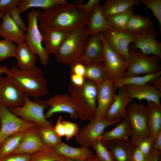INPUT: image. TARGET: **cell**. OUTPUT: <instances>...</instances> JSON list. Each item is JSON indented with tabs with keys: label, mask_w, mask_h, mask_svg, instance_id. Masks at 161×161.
I'll return each mask as SVG.
<instances>
[{
	"label": "cell",
	"mask_w": 161,
	"mask_h": 161,
	"mask_svg": "<svg viewBox=\"0 0 161 161\" xmlns=\"http://www.w3.org/2000/svg\"><path fill=\"white\" fill-rule=\"evenodd\" d=\"M45 50L49 55L56 54L69 32L47 28L41 31Z\"/></svg>",
	"instance_id": "25"
},
{
	"label": "cell",
	"mask_w": 161,
	"mask_h": 161,
	"mask_svg": "<svg viewBox=\"0 0 161 161\" xmlns=\"http://www.w3.org/2000/svg\"><path fill=\"white\" fill-rule=\"evenodd\" d=\"M126 116L131 130V140L135 146L139 141L151 134L146 106L135 102L132 103L127 107Z\"/></svg>",
	"instance_id": "6"
},
{
	"label": "cell",
	"mask_w": 161,
	"mask_h": 161,
	"mask_svg": "<svg viewBox=\"0 0 161 161\" xmlns=\"http://www.w3.org/2000/svg\"><path fill=\"white\" fill-rule=\"evenodd\" d=\"M25 95L7 77L0 79V105L19 107L24 103Z\"/></svg>",
	"instance_id": "12"
},
{
	"label": "cell",
	"mask_w": 161,
	"mask_h": 161,
	"mask_svg": "<svg viewBox=\"0 0 161 161\" xmlns=\"http://www.w3.org/2000/svg\"><path fill=\"white\" fill-rule=\"evenodd\" d=\"M146 8L152 11L153 16L158 20L160 30H161V0H140Z\"/></svg>",
	"instance_id": "41"
},
{
	"label": "cell",
	"mask_w": 161,
	"mask_h": 161,
	"mask_svg": "<svg viewBox=\"0 0 161 161\" xmlns=\"http://www.w3.org/2000/svg\"><path fill=\"white\" fill-rule=\"evenodd\" d=\"M15 58L17 61V66L20 69L29 70L36 66L37 55L31 50L25 41L16 44Z\"/></svg>",
	"instance_id": "24"
},
{
	"label": "cell",
	"mask_w": 161,
	"mask_h": 161,
	"mask_svg": "<svg viewBox=\"0 0 161 161\" xmlns=\"http://www.w3.org/2000/svg\"><path fill=\"white\" fill-rule=\"evenodd\" d=\"M70 79L72 84L78 87H81L86 81L85 77L80 75L72 74Z\"/></svg>",
	"instance_id": "50"
},
{
	"label": "cell",
	"mask_w": 161,
	"mask_h": 161,
	"mask_svg": "<svg viewBox=\"0 0 161 161\" xmlns=\"http://www.w3.org/2000/svg\"><path fill=\"white\" fill-rule=\"evenodd\" d=\"M134 34L136 38L131 44L132 49H140L146 56L151 55L161 58V43L156 39L158 35L154 30L142 34Z\"/></svg>",
	"instance_id": "15"
},
{
	"label": "cell",
	"mask_w": 161,
	"mask_h": 161,
	"mask_svg": "<svg viewBox=\"0 0 161 161\" xmlns=\"http://www.w3.org/2000/svg\"><path fill=\"white\" fill-rule=\"evenodd\" d=\"M129 53L128 66L123 77L152 74L161 71V58L159 57L152 55L146 56L130 48Z\"/></svg>",
	"instance_id": "7"
},
{
	"label": "cell",
	"mask_w": 161,
	"mask_h": 161,
	"mask_svg": "<svg viewBox=\"0 0 161 161\" xmlns=\"http://www.w3.org/2000/svg\"><path fill=\"white\" fill-rule=\"evenodd\" d=\"M102 34L112 49L128 62L129 59V46L135 39V34L113 29L106 30Z\"/></svg>",
	"instance_id": "11"
},
{
	"label": "cell",
	"mask_w": 161,
	"mask_h": 161,
	"mask_svg": "<svg viewBox=\"0 0 161 161\" xmlns=\"http://www.w3.org/2000/svg\"><path fill=\"white\" fill-rule=\"evenodd\" d=\"M88 161H100L97 157L95 155H94L90 157L88 160Z\"/></svg>",
	"instance_id": "56"
},
{
	"label": "cell",
	"mask_w": 161,
	"mask_h": 161,
	"mask_svg": "<svg viewBox=\"0 0 161 161\" xmlns=\"http://www.w3.org/2000/svg\"><path fill=\"white\" fill-rule=\"evenodd\" d=\"M131 133L130 124L126 116L116 127L104 131L97 139L103 142L126 140L131 137Z\"/></svg>",
	"instance_id": "28"
},
{
	"label": "cell",
	"mask_w": 161,
	"mask_h": 161,
	"mask_svg": "<svg viewBox=\"0 0 161 161\" xmlns=\"http://www.w3.org/2000/svg\"><path fill=\"white\" fill-rule=\"evenodd\" d=\"M8 69H9L7 68V66L6 65L4 66H0V79L1 77L0 76L1 75L2 73H5L6 74L7 72Z\"/></svg>",
	"instance_id": "55"
},
{
	"label": "cell",
	"mask_w": 161,
	"mask_h": 161,
	"mask_svg": "<svg viewBox=\"0 0 161 161\" xmlns=\"http://www.w3.org/2000/svg\"><path fill=\"white\" fill-rule=\"evenodd\" d=\"M115 124L116 123L114 122L105 118H94L79 129L75 137V141L81 146L89 148L92 146L95 140L103 134L107 127Z\"/></svg>",
	"instance_id": "10"
},
{
	"label": "cell",
	"mask_w": 161,
	"mask_h": 161,
	"mask_svg": "<svg viewBox=\"0 0 161 161\" xmlns=\"http://www.w3.org/2000/svg\"><path fill=\"white\" fill-rule=\"evenodd\" d=\"M89 16L76 2H67L41 12L38 20L41 31L50 28L69 32L85 27Z\"/></svg>",
	"instance_id": "1"
},
{
	"label": "cell",
	"mask_w": 161,
	"mask_h": 161,
	"mask_svg": "<svg viewBox=\"0 0 161 161\" xmlns=\"http://www.w3.org/2000/svg\"><path fill=\"white\" fill-rule=\"evenodd\" d=\"M153 147L156 150L161 151V131H160L154 138Z\"/></svg>",
	"instance_id": "53"
},
{
	"label": "cell",
	"mask_w": 161,
	"mask_h": 161,
	"mask_svg": "<svg viewBox=\"0 0 161 161\" xmlns=\"http://www.w3.org/2000/svg\"><path fill=\"white\" fill-rule=\"evenodd\" d=\"M64 126L65 135L66 140L69 141L72 137L77 135L79 128L78 125L76 123L67 120H62Z\"/></svg>",
	"instance_id": "43"
},
{
	"label": "cell",
	"mask_w": 161,
	"mask_h": 161,
	"mask_svg": "<svg viewBox=\"0 0 161 161\" xmlns=\"http://www.w3.org/2000/svg\"><path fill=\"white\" fill-rule=\"evenodd\" d=\"M0 127H1V122H0Z\"/></svg>",
	"instance_id": "59"
},
{
	"label": "cell",
	"mask_w": 161,
	"mask_h": 161,
	"mask_svg": "<svg viewBox=\"0 0 161 161\" xmlns=\"http://www.w3.org/2000/svg\"><path fill=\"white\" fill-rule=\"evenodd\" d=\"M113 103L105 117L106 119L118 124L126 116L127 109L131 99L128 95L124 87L118 88Z\"/></svg>",
	"instance_id": "16"
},
{
	"label": "cell",
	"mask_w": 161,
	"mask_h": 161,
	"mask_svg": "<svg viewBox=\"0 0 161 161\" xmlns=\"http://www.w3.org/2000/svg\"><path fill=\"white\" fill-rule=\"evenodd\" d=\"M154 138L151 134L148 136L139 141L135 145L140 151L147 158L150 154L153 146Z\"/></svg>",
	"instance_id": "42"
},
{
	"label": "cell",
	"mask_w": 161,
	"mask_h": 161,
	"mask_svg": "<svg viewBox=\"0 0 161 161\" xmlns=\"http://www.w3.org/2000/svg\"><path fill=\"white\" fill-rule=\"evenodd\" d=\"M134 14L133 10L107 18L113 29L123 32H127L126 28L128 23Z\"/></svg>",
	"instance_id": "38"
},
{
	"label": "cell",
	"mask_w": 161,
	"mask_h": 161,
	"mask_svg": "<svg viewBox=\"0 0 161 161\" xmlns=\"http://www.w3.org/2000/svg\"><path fill=\"white\" fill-rule=\"evenodd\" d=\"M146 107L148 127L154 138L161 131V105L147 102Z\"/></svg>",
	"instance_id": "29"
},
{
	"label": "cell",
	"mask_w": 161,
	"mask_h": 161,
	"mask_svg": "<svg viewBox=\"0 0 161 161\" xmlns=\"http://www.w3.org/2000/svg\"><path fill=\"white\" fill-rule=\"evenodd\" d=\"M38 135L43 143L46 146L53 147L61 141V137L55 132L53 127H36Z\"/></svg>",
	"instance_id": "35"
},
{
	"label": "cell",
	"mask_w": 161,
	"mask_h": 161,
	"mask_svg": "<svg viewBox=\"0 0 161 161\" xmlns=\"http://www.w3.org/2000/svg\"><path fill=\"white\" fill-rule=\"evenodd\" d=\"M67 2L65 0H21L18 8L20 14L30 8H37L45 10Z\"/></svg>",
	"instance_id": "32"
},
{
	"label": "cell",
	"mask_w": 161,
	"mask_h": 161,
	"mask_svg": "<svg viewBox=\"0 0 161 161\" xmlns=\"http://www.w3.org/2000/svg\"><path fill=\"white\" fill-rule=\"evenodd\" d=\"M0 23V37L16 44L25 41V33L13 21L6 11L2 16Z\"/></svg>",
	"instance_id": "19"
},
{
	"label": "cell",
	"mask_w": 161,
	"mask_h": 161,
	"mask_svg": "<svg viewBox=\"0 0 161 161\" xmlns=\"http://www.w3.org/2000/svg\"><path fill=\"white\" fill-rule=\"evenodd\" d=\"M103 45V63L108 79L114 86L123 78L128 66V62L114 51L105 40L102 33L100 34Z\"/></svg>",
	"instance_id": "8"
},
{
	"label": "cell",
	"mask_w": 161,
	"mask_h": 161,
	"mask_svg": "<svg viewBox=\"0 0 161 161\" xmlns=\"http://www.w3.org/2000/svg\"><path fill=\"white\" fill-rule=\"evenodd\" d=\"M69 95L75 106L78 118L83 120L94 118L95 112L89 107L81 93L80 88L70 84L69 87Z\"/></svg>",
	"instance_id": "23"
},
{
	"label": "cell",
	"mask_w": 161,
	"mask_h": 161,
	"mask_svg": "<svg viewBox=\"0 0 161 161\" xmlns=\"http://www.w3.org/2000/svg\"><path fill=\"white\" fill-rule=\"evenodd\" d=\"M115 87L108 78L97 87V105L95 113V118H105L116 94Z\"/></svg>",
	"instance_id": "14"
},
{
	"label": "cell",
	"mask_w": 161,
	"mask_h": 161,
	"mask_svg": "<svg viewBox=\"0 0 161 161\" xmlns=\"http://www.w3.org/2000/svg\"><path fill=\"white\" fill-rule=\"evenodd\" d=\"M8 12L14 23L23 31L24 32H26L27 27L25 22L20 16L18 7L10 10Z\"/></svg>",
	"instance_id": "44"
},
{
	"label": "cell",
	"mask_w": 161,
	"mask_h": 161,
	"mask_svg": "<svg viewBox=\"0 0 161 161\" xmlns=\"http://www.w3.org/2000/svg\"><path fill=\"white\" fill-rule=\"evenodd\" d=\"M160 151L155 149L153 146L150 154L146 158V161H159Z\"/></svg>",
	"instance_id": "52"
},
{
	"label": "cell",
	"mask_w": 161,
	"mask_h": 161,
	"mask_svg": "<svg viewBox=\"0 0 161 161\" xmlns=\"http://www.w3.org/2000/svg\"><path fill=\"white\" fill-rule=\"evenodd\" d=\"M154 87L161 91V77L159 76L154 78L151 82Z\"/></svg>",
	"instance_id": "54"
},
{
	"label": "cell",
	"mask_w": 161,
	"mask_h": 161,
	"mask_svg": "<svg viewBox=\"0 0 161 161\" xmlns=\"http://www.w3.org/2000/svg\"><path fill=\"white\" fill-rule=\"evenodd\" d=\"M53 148L57 153L67 158L87 160L93 155L89 148L82 146L75 147L61 141Z\"/></svg>",
	"instance_id": "27"
},
{
	"label": "cell",
	"mask_w": 161,
	"mask_h": 161,
	"mask_svg": "<svg viewBox=\"0 0 161 161\" xmlns=\"http://www.w3.org/2000/svg\"><path fill=\"white\" fill-rule=\"evenodd\" d=\"M99 0H89L86 2H75L78 6L89 15L95 5L99 2Z\"/></svg>",
	"instance_id": "47"
},
{
	"label": "cell",
	"mask_w": 161,
	"mask_h": 161,
	"mask_svg": "<svg viewBox=\"0 0 161 161\" xmlns=\"http://www.w3.org/2000/svg\"><path fill=\"white\" fill-rule=\"evenodd\" d=\"M70 66L71 74H74L84 77L86 66L84 64L81 62H78Z\"/></svg>",
	"instance_id": "48"
},
{
	"label": "cell",
	"mask_w": 161,
	"mask_h": 161,
	"mask_svg": "<svg viewBox=\"0 0 161 161\" xmlns=\"http://www.w3.org/2000/svg\"><path fill=\"white\" fill-rule=\"evenodd\" d=\"M85 28L89 36L100 34L113 29L103 13L100 2L89 16Z\"/></svg>",
	"instance_id": "17"
},
{
	"label": "cell",
	"mask_w": 161,
	"mask_h": 161,
	"mask_svg": "<svg viewBox=\"0 0 161 161\" xmlns=\"http://www.w3.org/2000/svg\"><path fill=\"white\" fill-rule=\"evenodd\" d=\"M89 36L85 27L69 32L55 55L56 60L70 65L77 63H82Z\"/></svg>",
	"instance_id": "3"
},
{
	"label": "cell",
	"mask_w": 161,
	"mask_h": 161,
	"mask_svg": "<svg viewBox=\"0 0 161 161\" xmlns=\"http://www.w3.org/2000/svg\"><path fill=\"white\" fill-rule=\"evenodd\" d=\"M64 161H88L87 160H82L78 159H71V158H66Z\"/></svg>",
	"instance_id": "57"
},
{
	"label": "cell",
	"mask_w": 161,
	"mask_h": 161,
	"mask_svg": "<svg viewBox=\"0 0 161 161\" xmlns=\"http://www.w3.org/2000/svg\"><path fill=\"white\" fill-rule=\"evenodd\" d=\"M63 120L62 117H59L57 119L55 124L53 126V129L55 133L61 137H64L65 135Z\"/></svg>",
	"instance_id": "49"
},
{
	"label": "cell",
	"mask_w": 161,
	"mask_h": 161,
	"mask_svg": "<svg viewBox=\"0 0 161 161\" xmlns=\"http://www.w3.org/2000/svg\"><path fill=\"white\" fill-rule=\"evenodd\" d=\"M16 45L10 41L0 40V61L11 57L15 58Z\"/></svg>",
	"instance_id": "40"
},
{
	"label": "cell",
	"mask_w": 161,
	"mask_h": 161,
	"mask_svg": "<svg viewBox=\"0 0 161 161\" xmlns=\"http://www.w3.org/2000/svg\"><path fill=\"white\" fill-rule=\"evenodd\" d=\"M86 66L85 79L94 83L97 87L108 78L103 63H93Z\"/></svg>",
	"instance_id": "31"
},
{
	"label": "cell",
	"mask_w": 161,
	"mask_h": 161,
	"mask_svg": "<svg viewBox=\"0 0 161 161\" xmlns=\"http://www.w3.org/2000/svg\"><path fill=\"white\" fill-rule=\"evenodd\" d=\"M100 34L89 36L82 60V63L86 66L94 63H103V45Z\"/></svg>",
	"instance_id": "21"
},
{
	"label": "cell",
	"mask_w": 161,
	"mask_h": 161,
	"mask_svg": "<svg viewBox=\"0 0 161 161\" xmlns=\"http://www.w3.org/2000/svg\"><path fill=\"white\" fill-rule=\"evenodd\" d=\"M161 71L143 75L124 77L118 80L114 85L115 88L127 85L139 86L151 82L156 77L161 75Z\"/></svg>",
	"instance_id": "33"
},
{
	"label": "cell",
	"mask_w": 161,
	"mask_h": 161,
	"mask_svg": "<svg viewBox=\"0 0 161 161\" xmlns=\"http://www.w3.org/2000/svg\"><path fill=\"white\" fill-rule=\"evenodd\" d=\"M7 77L27 96L34 98L47 94L48 90L42 69L36 66L24 70L13 65L6 73Z\"/></svg>",
	"instance_id": "2"
},
{
	"label": "cell",
	"mask_w": 161,
	"mask_h": 161,
	"mask_svg": "<svg viewBox=\"0 0 161 161\" xmlns=\"http://www.w3.org/2000/svg\"><path fill=\"white\" fill-rule=\"evenodd\" d=\"M92 147L95 151V155L100 161H115L110 151L103 142L96 139Z\"/></svg>",
	"instance_id": "39"
},
{
	"label": "cell",
	"mask_w": 161,
	"mask_h": 161,
	"mask_svg": "<svg viewBox=\"0 0 161 161\" xmlns=\"http://www.w3.org/2000/svg\"><path fill=\"white\" fill-rule=\"evenodd\" d=\"M31 155L13 154L0 159V161H30Z\"/></svg>",
	"instance_id": "46"
},
{
	"label": "cell",
	"mask_w": 161,
	"mask_h": 161,
	"mask_svg": "<svg viewBox=\"0 0 161 161\" xmlns=\"http://www.w3.org/2000/svg\"><path fill=\"white\" fill-rule=\"evenodd\" d=\"M47 107H48L45 100L36 98L32 101L25 95L22 106L8 108L15 115L26 121L34 123L38 126L53 127V123L45 117L44 110Z\"/></svg>",
	"instance_id": "4"
},
{
	"label": "cell",
	"mask_w": 161,
	"mask_h": 161,
	"mask_svg": "<svg viewBox=\"0 0 161 161\" xmlns=\"http://www.w3.org/2000/svg\"><path fill=\"white\" fill-rule=\"evenodd\" d=\"M49 109L44 113L48 119L55 114L64 112L68 114L75 119L78 118L75 103L69 94H58L45 100Z\"/></svg>",
	"instance_id": "13"
},
{
	"label": "cell",
	"mask_w": 161,
	"mask_h": 161,
	"mask_svg": "<svg viewBox=\"0 0 161 161\" xmlns=\"http://www.w3.org/2000/svg\"><path fill=\"white\" fill-rule=\"evenodd\" d=\"M103 142L110 151L115 161H131L135 146L131 139Z\"/></svg>",
	"instance_id": "22"
},
{
	"label": "cell",
	"mask_w": 161,
	"mask_h": 161,
	"mask_svg": "<svg viewBox=\"0 0 161 161\" xmlns=\"http://www.w3.org/2000/svg\"><path fill=\"white\" fill-rule=\"evenodd\" d=\"M0 145L9 137L35 128V123L26 121L12 113L6 107L0 105Z\"/></svg>",
	"instance_id": "9"
},
{
	"label": "cell",
	"mask_w": 161,
	"mask_h": 161,
	"mask_svg": "<svg viewBox=\"0 0 161 161\" xmlns=\"http://www.w3.org/2000/svg\"><path fill=\"white\" fill-rule=\"evenodd\" d=\"M66 158L57 153L53 147H47L31 155L30 161H64Z\"/></svg>",
	"instance_id": "36"
},
{
	"label": "cell",
	"mask_w": 161,
	"mask_h": 161,
	"mask_svg": "<svg viewBox=\"0 0 161 161\" xmlns=\"http://www.w3.org/2000/svg\"><path fill=\"white\" fill-rule=\"evenodd\" d=\"M5 12H2L0 13V19L1 18L2 16L4 14Z\"/></svg>",
	"instance_id": "58"
},
{
	"label": "cell",
	"mask_w": 161,
	"mask_h": 161,
	"mask_svg": "<svg viewBox=\"0 0 161 161\" xmlns=\"http://www.w3.org/2000/svg\"><path fill=\"white\" fill-rule=\"evenodd\" d=\"M41 12L40 10L32 9L28 13V25L25 41L31 51L39 57L41 64L46 66L49 57L43 45L42 34L38 25V17Z\"/></svg>",
	"instance_id": "5"
},
{
	"label": "cell",
	"mask_w": 161,
	"mask_h": 161,
	"mask_svg": "<svg viewBox=\"0 0 161 161\" xmlns=\"http://www.w3.org/2000/svg\"><path fill=\"white\" fill-rule=\"evenodd\" d=\"M21 0H0V13L18 7Z\"/></svg>",
	"instance_id": "45"
},
{
	"label": "cell",
	"mask_w": 161,
	"mask_h": 161,
	"mask_svg": "<svg viewBox=\"0 0 161 161\" xmlns=\"http://www.w3.org/2000/svg\"><path fill=\"white\" fill-rule=\"evenodd\" d=\"M82 94L90 108L95 112L96 108L97 89L92 82L86 80L84 85L80 87Z\"/></svg>",
	"instance_id": "37"
},
{
	"label": "cell",
	"mask_w": 161,
	"mask_h": 161,
	"mask_svg": "<svg viewBox=\"0 0 161 161\" xmlns=\"http://www.w3.org/2000/svg\"><path fill=\"white\" fill-rule=\"evenodd\" d=\"M47 147L40 139L36 127L25 132L19 146L13 154L31 155Z\"/></svg>",
	"instance_id": "20"
},
{
	"label": "cell",
	"mask_w": 161,
	"mask_h": 161,
	"mask_svg": "<svg viewBox=\"0 0 161 161\" xmlns=\"http://www.w3.org/2000/svg\"><path fill=\"white\" fill-rule=\"evenodd\" d=\"M153 23L147 17L134 14L130 18L126 27V31L136 34H142L154 30Z\"/></svg>",
	"instance_id": "30"
},
{
	"label": "cell",
	"mask_w": 161,
	"mask_h": 161,
	"mask_svg": "<svg viewBox=\"0 0 161 161\" xmlns=\"http://www.w3.org/2000/svg\"><path fill=\"white\" fill-rule=\"evenodd\" d=\"M25 132L12 135L3 142L0 145V159L14 153L19 146Z\"/></svg>",
	"instance_id": "34"
},
{
	"label": "cell",
	"mask_w": 161,
	"mask_h": 161,
	"mask_svg": "<svg viewBox=\"0 0 161 161\" xmlns=\"http://www.w3.org/2000/svg\"><path fill=\"white\" fill-rule=\"evenodd\" d=\"M124 87L129 97L132 100H146L160 105L161 91L148 83L139 86L127 85Z\"/></svg>",
	"instance_id": "18"
},
{
	"label": "cell",
	"mask_w": 161,
	"mask_h": 161,
	"mask_svg": "<svg viewBox=\"0 0 161 161\" xmlns=\"http://www.w3.org/2000/svg\"><path fill=\"white\" fill-rule=\"evenodd\" d=\"M131 161H146V158L136 146L132 153Z\"/></svg>",
	"instance_id": "51"
},
{
	"label": "cell",
	"mask_w": 161,
	"mask_h": 161,
	"mask_svg": "<svg viewBox=\"0 0 161 161\" xmlns=\"http://www.w3.org/2000/svg\"><path fill=\"white\" fill-rule=\"evenodd\" d=\"M140 3V0H107L102 7L107 18L132 10Z\"/></svg>",
	"instance_id": "26"
}]
</instances>
